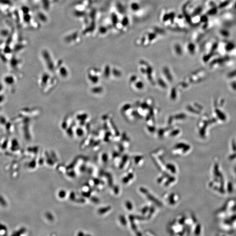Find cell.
Returning a JSON list of instances; mask_svg holds the SVG:
<instances>
[{
  "mask_svg": "<svg viewBox=\"0 0 236 236\" xmlns=\"http://www.w3.org/2000/svg\"><path fill=\"white\" fill-rule=\"evenodd\" d=\"M91 1L92 2H95V1H96V0H91Z\"/></svg>",
  "mask_w": 236,
  "mask_h": 236,
  "instance_id": "cell-5",
  "label": "cell"
},
{
  "mask_svg": "<svg viewBox=\"0 0 236 236\" xmlns=\"http://www.w3.org/2000/svg\"><path fill=\"white\" fill-rule=\"evenodd\" d=\"M58 0H42V5L44 10L46 11L49 10L52 4L56 2Z\"/></svg>",
  "mask_w": 236,
  "mask_h": 236,
  "instance_id": "cell-4",
  "label": "cell"
},
{
  "mask_svg": "<svg viewBox=\"0 0 236 236\" xmlns=\"http://www.w3.org/2000/svg\"><path fill=\"white\" fill-rule=\"evenodd\" d=\"M108 31L109 28L105 24L100 23V25H98V32L101 35H105L108 33Z\"/></svg>",
  "mask_w": 236,
  "mask_h": 236,
  "instance_id": "cell-3",
  "label": "cell"
},
{
  "mask_svg": "<svg viewBox=\"0 0 236 236\" xmlns=\"http://www.w3.org/2000/svg\"><path fill=\"white\" fill-rule=\"evenodd\" d=\"M46 11L40 10L37 12V19L40 22L41 24H46L49 22V17L45 12Z\"/></svg>",
  "mask_w": 236,
  "mask_h": 236,
  "instance_id": "cell-2",
  "label": "cell"
},
{
  "mask_svg": "<svg viewBox=\"0 0 236 236\" xmlns=\"http://www.w3.org/2000/svg\"><path fill=\"white\" fill-rule=\"evenodd\" d=\"M82 32L78 30L70 31L64 36L63 40L66 44L70 45L78 44L82 42Z\"/></svg>",
  "mask_w": 236,
  "mask_h": 236,
  "instance_id": "cell-1",
  "label": "cell"
}]
</instances>
